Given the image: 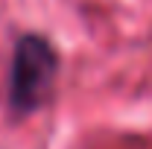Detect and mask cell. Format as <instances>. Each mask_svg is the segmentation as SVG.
Masks as SVG:
<instances>
[{
	"label": "cell",
	"instance_id": "6da1fadb",
	"mask_svg": "<svg viewBox=\"0 0 152 149\" xmlns=\"http://www.w3.org/2000/svg\"><path fill=\"white\" fill-rule=\"evenodd\" d=\"M58 76V53L44 35H20L12 47L9 61V82L6 99L12 114H32L38 111L56 88Z\"/></svg>",
	"mask_w": 152,
	"mask_h": 149
}]
</instances>
